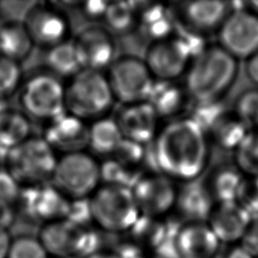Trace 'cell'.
<instances>
[{
    "instance_id": "52",
    "label": "cell",
    "mask_w": 258,
    "mask_h": 258,
    "mask_svg": "<svg viewBox=\"0 0 258 258\" xmlns=\"http://www.w3.org/2000/svg\"><path fill=\"white\" fill-rule=\"evenodd\" d=\"M2 22H3V21H1V19H0V25H1V23H2Z\"/></svg>"
},
{
    "instance_id": "20",
    "label": "cell",
    "mask_w": 258,
    "mask_h": 258,
    "mask_svg": "<svg viewBox=\"0 0 258 258\" xmlns=\"http://www.w3.org/2000/svg\"><path fill=\"white\" fill-rule=\"evenodd\" d=\"M216 202L206 181L201 178L177 185L174 211L185 222H208Z\"/></svg>"
},
{
    "instance_id": "30",
    "label": "cell",
    "mask_w": 258,
    "mask_h": 258,
    "mask_svg": "<svg viewBox=\"0 0 258 258\" xmlns=\"http://www.w3.org/2000/svg\"><path fill=\"white\" fill-rule=\"evenodd\" d=\"M244 176L238 168L224 166L217 169L206 181L216 204L236 202Z\"/></svg>"
},
{
    "instance_id": "6",
    "label": "cell",
    "mask_w": 258,
    "mask_h": 258,
    "mask_svg": "<svg viewBox=\"0 0 258 258\" xmlns=\"http://www.w3.org/2000/svg\"><path fill=\"white\" fill-rule=\"evenodd\" d=\"M50 183L69 200L88 199L101 185L100 161L87 150L58 155Z\"/></svg>"
},
{
    "instance_id": "36",
    "label": "cell",
    "mask_w": 258,
    "mask_h": 258,
    "mask_svg": "<svg viewBox=\"0 0 258 258\" xmlns=\"http://www.w3.org/2000/svg\"><path fill=\"white\" fill-rule=\"evenodd\" d=\"M7 258H48L39 239L30 235L12 238Z\"/></svg>"
},
{
    "instance_id": "16",
    "label": "cell",
    "mask_w": 258,
    "mask_h": 258,
    "mask_svg": "<svg viewBox=\"0 0 258 258\" xmlns=\"http://www.w3.org/2000/svg\"><path fill=\"white\" fill-rule=\"evenodd\" d=\"M113 118L123 138L145 146L154 140L161 126L160 119L147 101L121 105Z\"/></svg>"
},
{
    "instance_id": "15",
    "label": "cell",
    "mask_w": 258,
    "mask_h": 258,
    "mask_svg": "<svg viewBox=\"0 0 258 258\" xmlns=\"http://www.w3.org/2000/svg\"><path fill=\"white\" fill-rule=\"evenodd\" d=\"M73 43L82 70L103 72L116 58L113 35L104 26L84 28L73 39Z\"/></svg>"
},
{
    "instance_id": "41",
    "label": "cell",
    "mask_w": 258,
    "mask_h": 258,
    "mask_svg": "<svg viewBox=\"0 0 258 258\" xmlns=\"http://www.w3.org/2000/svg\"><path fill=\"white\" fill-rule=\"evenodd\" d=\"M21 185L4 166L0 165V200L15 204L20 192Z\"/></svg>"
},
{
    "instance_id": "21",
    "label": "cell",
    "mask_w": 258,
    "mask_h": 258,
    "mask_svg": "<svg viewBox=\"0 0 258 258\" xmlns=\"http://www.w3.org/2000/svg\"><path fill=\"white\" fill-rule=\"evenodd\" d=\"M251 221L246 210L237 202H230L216 204L207 223L220 243H234L243 238Z\"/></svg>"
},
{
    "instance_id": "53",
    "label": "cell",
    "mask_w": 258,
    "mask_h": 258,
    "mask_svg": "<svg viewBox=\"0 0 258 258\" xmlns=\"http://www.w3.org/2000/svg\"><path fill=\"white\" fill-rule=\"evenodd\" d=\"M48 258H52V257H48Z\"/></svg>"
},
{
    "instance_id": "44",
    "label": "cell",
    "mask_w": 258,
    "mask_h": 258,
    "mask_svg": "<svg viewBox=\"0 0 258 258\" xmlns=\"http://www.w3.org/2000/svg\"><path fill=\"white\" fill-rule=\"evenodd\" d=\"M16 217V209L13 204L0 200V229L7 230L13 225Z\"/></svg>"
},
{
    "instance_id": "51",
    "label": "cell",
    "mask_w": 258,
    "mask_h": 258,
    "mask_svg": "<svg viewBox=\"0 0 258 258\" xmlns=\"http://www.w3.org/2000/svg\"><path fill=\"white\" fill-rule=\"evenodd\" d=\"M250 5H251V8H252L255 12H258V0L251 1V2H250Z\"/></svg>"
},
{
    "instance_id": "33",
    "label": "cell",
    "mask_w": 258,
    "mask_h": 258,
    "mask_svg": "<svg viewBox=\"0 0 258 258\" xmlns=\"http://www.w3.org/2000/svg\"><path fill=\"white\" fill-rule=\"evenodd\" d=\"M194 105L187 117L195 121L205 133H209L215 124L226 114L223 104L217 101L192 102Z\"/></svg>"
},
{
    "instance_id": "14",
    "label": "cell",
    "mask_w": 258,
    "mask_h": 258,
    "mask_svg": "<svg viewBox=\"0 0 258 258\" xmlns=\"http://www.w3.org/2000/svg\"><path fill=\"white\" fill-rule=\"evenodd\" d=\"M70 200L50 182L36 186H21L14 204L30 218L50 223L67 219Z\"/></svg>"
},
{
    "instance_id": "31",
    "label": "cell",
    "mask_w": 258,
    "mask_h": 258,
    "mask_svg": "<svg viewBox=\"0 0 258 258\" xmlns=\"http://www.w3.org/2000/svg\"><path fill=\"white\" fill-rule=\"evenodd\" d=\"M215 142L224 149H237L249 133V128L235 115L227 113L209 132Z\"/></svg>"
},
{
    "instance_id": "13",
    "label": "cell",
    "mask_w": 258,
    "mask_h": 258,
    "mask_svg": "<svg viewBox=\"0 0 258 258\" xmlns=\"http://www.w3.org/2000/svg\"><path fill=\"white\" fill-rule=\"evenodd\" d=\"M191 59L186 46L173 34L150 42L143 58L156 81H176L184 76Z\"/></svg>"
},
{
    "instance_id": "12",
    "label": "cell",
    "mask_w": 258,
    "mask_h": 258,
    "mask_svg": "<svg viewBox=\"0 0 258 258\" xmlns=\"http://www.w3.org/2000/svg\"><path fill=\"white\" fill-rule=\"evenodd\" d=\"M218 31L220 46L236 59H247L258 51V15L253 11H232Z\"/></svg>"
},
{
    "instance_id": "50",
    "label": "cell",
    "mask_w": 258,
    "mask_h": 258,
    "mask_svg": "<svg viewBox=\"0 0 258 258\" xmlns=\"http://www.w3.org/2000/svg\"><path fill=\"white\" fill-rule=\"evenodd\" d=\"M7 108H8V107H7V104H6V100L0 98V113H2L3 111H5Z\"/></svg>"
},
{
    "instance_id": "40",
    "label": "cell",
    "mask_w": 258,
    "mask_h": 258,
    "mask_svg": "<svg viewBox=\"0 0 258 258\" xmlns=\"http://www.w3.org/2000/svg\"><path fill=\"white\" fill-rule=\"evenodd\" d=\"M67 219L77 225L89 227V224L92 223L89 198L70 200Z\"/></svg>"
},
{
    "instance_id": "28",
    "label": "cell",
    "mask_w": 258,
    "mask_h": 258,
    "mask_svg": "<svg viewBox=\"0 0 258 258\" xmlns=\"http://www.w3.org/2000/svg\"><path fill=\"white\" fill-rule=\"evenodd\" d=\"M44 58L47 72L58 79H71L82 70L73 39L47 48Z\"/></svg>"
},
{
    "instance_id": "17",
    "label": "cell",
    "mask_w": 258,
    "mask_h": 258,
    "mask_svg": "<svg viewBox=\"0 0 258 258\" xmlns=\"http://www.w3.org/2000/svg\"><path fill=\"white\" fill-rule=\"evenodd\" d=\"M230 3L225 1H184L172 9L176 21L182 26L204 35L221 27L232 12Z\"/></svg>"
},
{
    "instance_id": "9",
    "label": "cell",
    "mask_w": 258,
    "mask_h": 258,
    "mask_svg": "<svg viewBox=\"0 0 258 258\" xmlns=\"http://www.w3.org/2000/svg\"><path fill=\"white\" fill-rule=\"evenodd\" d=\"M37 238L52 258H85L97 251L98 239L92 229L68 219L42 224Z\"/></svg>"
},
{
    "instance_id": "47",
    "label": "cell",
    "mask_w": 258,
    "mask_h": 258,
    "mask_svg": "<svg viewBox=\"0 0 258 258\" xmlns=\"http://www.w3.org/2000/svg\"><path fill=\"white\" fill-rule=\"evenodd\" d=\"M226 258H254V257L240 245L231 249Z\"/></svg>"
},
{
    "instance_id": "8",
    "label": "cell",
    "mask_w": 258,
    "mask_h": 258,
    "mask_svg": "<svg viewBox=\"0 0 258 258\" xmlns=\"http://www.w3.org/2000/svg\"><path fill=\"white\" fill-rule=\"evenodd\" d=\"M105 75L120 105L147 101L155 81L143 58L132 54L117 56Z\"/></svg>"
},
{
    "instance_id": "49",
    "label": "cell",
    "mask_w": 258,
    "mask_h": 258,
    "mask_svg": "<svg viewBox=\"0 0 258 258\" xmlns=\"http://www.w3.org/2000/svg\"><path fill=\"white\" fill-rule=\"evenodd\" d=\"M135 258H162V257H158V256L152 255L150 253L149 254L148 253H143V254H141V255H139V256H137Z\"/></svg>"
},
{
    "instance_id": "39",
    "label": "cell",
    "mask_w": 258,
    "mask_h": 258,
    "mask_svg": "<svg viewBox=\"0 0 258 258\" xmlns=\"http://www.w3.org/2000/svg\"><path fill=\"white\" fill-rule=\"evenodd\" d=\"M236 202L251 217L258 216V176L248 175L243 178Z\"/></svg>"
},
{
    "instance_id": "43",
    "label": "cell",
    "mask_w": 258,
    "mask_h": 258,
    "mask_svg": "<svg viewBox=\"0 0 258 258\" xmlns=\"http://www.w3.org/2000/svg\"><path fill=\"white\" fill-rule=\"evenodd\" d=\"M109 4H110V1H104V0L88 1V2L82 3L81 10L88 19H91L94 21L103 20Z\"/></svg>"
},
{
    "instance_id": "3",
    "label": "cell",
    "mask_w": 258,
    "mask_h": 258,
    "mask_svg": "<svg viewBox=\"0 0 258 258\" xmlns=\"http://www.w3.org/2000/svg\"><path fill=\"white\" fill-rule=\"evenodd\" d=\"M114 103L103 72L81 70L64 85L66 112L87 123L107 116Z\"/></svg>"
},
{
    "instance_id": "29",
    "label": "cell",
    "mask_w": 258,
    "mask_h": 258,
    "mask_svg": "<svg viewBox=\"0 0 258 258\" xmlns=\"http://www.w3.org/2000/svg\"><path fill=\"white\" fill-rule=\"evenodd\" d=\"M102 21L112 35L131 32L137 28V2L110 1Z\"/></svg>"
},
{
    "instance_id": "7",
    "label": "cell",
    "mask_w": 258,
    "mask_h": 258,
    "mask_svg": "<svg viewBox=\"0 0 258 258\" xmlns=\"http://www.w3.org/2000/svg\"><path fill=\"white\" fill-rule=\"evenodd\" d=\"M18 103L29 119L45 124L66 112L64 84L48 72L34 74L22 81Z\"/></svg>"
},
{
    "instance_id": "2",
    "label": "cell",
    "mask_w": 258,
    "mask_h": 258,
    "mask_svg": "<svg viewBox=\"0 0 258 258\" xmlns=\"http://www.w3.org/2000/svg\"><path fill=\"white\" fill-rule=\"evenodd\" d=\"M237 72L235 57L220 45L207 46L191 59L182 86L192 102L217 101L231 87Z\"/></svg>"
},
{
    "instance_id": "18",
    "label": "cell",
    "mask_w": 258,
    "mask_h": 258,
    "mask_svg": "<svg viewBox=\"0 0 258 258\" xmlns=\"http://www.w3.org/2000/svg\"><path fill=\"white\" fill-rule=\"evenodd\" d=\"M171 242L177 258H214L220 247V241L207 222L181 223Z\"/></svg>"
},
{
    "instance_id": "45",
    "label": "cell",
    "mask_w": 258,
    "mask_h": 258,
    "mask_svg": "<svg viewBox=\"0 0 258 258\" xmlns=\"http://www.w3.org/2000/svg\"><path fill=\"white\" fill-rule=\"evenodd\" d=\"M246 74L249 80L258 86V51L247 58L246 62Z\"/></svg>"
},
{
    "instance_id": "23",
    "label": "cell",
    "mask_w": 258,
    "mask_h": 258,
    "mask_svg": "<svg viewBox=\"0 0 258 258\" xmlns=\"http://www.w3.org/2000/svg\"><path fill=\"white\" fill-rule=\"evenodd\" d=\"M187 99L183 86L176 81L155 80L147 102L160 120L168 121L180 117Z\"/></svg>"
},
{
    "instance_id": "11",
    "label": "cell",
    "mask_w": 258,
    "mask_h": 258,
    "mask_svg": "<svg viewBox=\"0 0 258 258\" xmlns=\"http://www.w3.org/2000/svg\"><path fill=\"white\" fill-rule=\"evenodd\" d=\"M33 45L45 49L70 39V22L60 8L48 2L32 3L21 19Z\"/></svg>"
},
{
    "instance_id": "22",
    "label": "cell",
    "mask_w": 258,
    "mask_h": 258,
    "mask_svg": "<svg viewBox=\"0 0 258 258\" xmlns=\"http://www.w3.org/2000/svg\"><path fill=\"white\" fill-rule=\"evenodd\" d=\"M175 26L176 17L171 6L137 2V28L151 42L171 36Z\"/></svg>"
},
{
    "instance_id": "26",
    "label": "cell",
    "mask_w": 258,
    "mask_h": 258,
    "mask_svg": "<svg viewBox=\"0 0 258 258\" xmlns=\"http://www.w3.org/2000/svg\"><path fill=\"white\" fill-rule=\"evenodd\" d=\"M128 240L143 253L161 247L168 237L165 219H156L140 215L132 228L126 233Z\"/></svg>"
},
{
    "instance_id": "24",
    "label": "cell",
    "mask_w": 258,
    "mask_h": 258,
    "mask_svg": "<svg viewBox=\"0 0 258 258\" xmlns=\"http://www.w3.org/2000/svg\"><path fill=\"white\" fill-rule=\"evenodd\" d=\"M123 136L113 117H102L88 124L87 151L95 157L108 158L117 149Z\"/></svg>"
},
{
    "instance_id": "1",
    "label": "cell",
    "mask_w": 258,
    "mask_h": 258,
    "mask_svg": "<svg viewBox=\"0 0 258 258\" xmlns=\"http://www.w3.org/2000/svg\"><path fill=\"white\" fill-rule=\"evenodd\" d=\"M150 144L155 171L175 182L198 179L207 167V134L187 116L166 121Z\"/></svg>"
},
{
    "instance_id": "42",
    "label": "cell",
    "mask_w": 258,
    "mask_h": 258,
    "mask_svg": "<svg viewBox=\"0 0 258 258\" xmlns=\"http://www.w3.org/2000/svg\"><path fill=\"white\" fill-rule=\"evenodd\" d=\"M241 246L254 258H258V218L251 221L247 231L241 239Z\"/></svg>"
},
{
    "instance_id": "32",
    "label": "cell",
    "mask_w": 258,
    "mask_h": 258,
    "mask_svg": "<svg viewBox=\"0 0 258 258\" xmlns=\"http://www.w3.org/2000/svg\"><path fill=\"white\" fill-rule=\"evenodd\" d=\"M100 175L101 184L118 185L130 188L140 173L135 169L123 165L112 157H108L100 161Z\"/></svg>"
},
{
    "instance_id": "37",
    "label": "cell",
    "mask_w": 258,
    "mask_h": 258,
    "mask_svg": "<svg viewBox=\"0 0 258 258\" xmlns=\"http://www.w3.org/2000/svg\"><path fill=\"white\" fill-rule=\"evenodd\" d=\"M145 145L123 138L115 152L110 157L129 168L137 170L138 166L141 165L145 159Z\"/></svg>"
},
{
    "instance_id": "46",
    "label": "cell",
    "mask_w": 258,
    "mask_h": 258,
    "mask_svg": "<svg viewBox=\"0 0 258 258\" xmlns=\"http://www.w3.org/2000/svg\"><path fill=\"white\" fill-rule=\"evenodd\" d=\"M12 238L9 231L0 229V258H7Z\"/></svg>"
},
{
    "instance_id": "25",
    "label": "cell",
    "mask_w": 258,
    "mask_h": 258,
    "mask_svg": "<svg viewBox=\"0 0 258 258\" xmlns=\"http://www.w3.org/2000/svg\"><path fill=\"white\" fill-rule=\"evenodd\" d=\"M33 42L21 19H8L0 25V56L20 62L31 52Z\"/></svg>"
},
{
    "instance_id": "4",
    "label": "cell",
    "mask_w": 258,
    "mask_h": 258,
    "mask_svg": "<svg viewBox=\"0 0 258 258\" xmlns=\"http://www.w3.org/2000/svg\"><path fill=\"white\" fill-rule=\"evenodd\" d=\"M58 154L41 136L28 139L7 152L4 166L21 186L49 183Z\"/></svg>"
},
{
    "instance_id": "10",
    "label": "cell",
    "mask_w": 258,
    "mask_h": 258,
    "mask_svg": "<svg viewBox=\"0 0 258 258\" xmlns=\"http://www.w3.org/2000/svg\"><path fill=\"white\" fill-rule=\"evenodd\" d=\"M130 189L142 216L165 219L174 211L177 182L161 172L151 170L140 173Z\"/></svg>"
},
{
    "instance_id": "34",
    "label": "cell",
    "mask_w": 258,
    "mask_h": 258,
    "mask_svg": "<svg viewBox=\"0 0 258 258\" xmlns=\"http://www.w3.org/2000/svg\"><path fill=\"white\" fill-rule=\"evenodd\" d=\"M236 151L239 169L258 176V130L249 131Z\"/></svg>"
},
{
    "instance_id": "35",
    "label": "cell",
    "mask_w": 258,
    "mask_h": 258,
    "mask_svg": "<svg viewBox=\"0 0 258 258\" xmlns=\"http://www.w3.org/2000/svg\"><path fill=\"white\" fill-rule=\"evenodd\" d=\"M21 83L20 62L0 56V98L6 100L19 90Z\"/></svg>"
},
{
    "instance_id": "48",
    "label": "cell",
    "mask_w": 258,
    "mask_h": 258,
    "mask_svg": "<svg viewBox=\"0 0 258 258\" xmlns=\"http://www.w3.org/2000/svg\"><path fill=\"white\" fill-rule=\"evenodd\" d=\"M85 258H121L113 251H105V250H97Z\"/></svg>"
},
{
    "instance_id": "38",
    "label": "cell",
    "mask_w": 258,
    "mask_h": 258,
    "mask_svg": "<svg viewBox=\"0 0 258 258\" xmlns=\"http://www.w3.org/2000/svg\"><path fill=\"white\" fill-rule=\"evenodd\" d=\"M236 116L248 128L258 130V90L247 91L239 97Z\"/></svg>"
},
{
    "instance_id": "27",
    "label": "cell",
    "mask_w": 258,
    "mask_h": 258,
    "mask_svg": "<svg viewBox=\"0 0 258 258\" xmlns=\"http://www.w3.org/2000/svg\"><path fill=\"white\" fill-rule=\"evenodd\" d=\"M30 119L20 110L7 108L0 113V158L5 159L7 152L31 135Z\"/></svg>"
},
{
    "instance_id": "5",
    "label": "cell",
    "mask_w": 258,
    "mask_h": 258,
    "mask_svg": "<svg viewBox=\"0 0 258 258\" xmlns=\"http://www.w3.org/2000/svg\"><path fill=\"white\" fill-rule=\"evenodd\" d=\"M92 224L109 234H125L140 216L131 189L101 184L89 198Z\"/></svg>"
},
{
    "instance_id": "19",
    "label": "cell",
    "mask_w": 258,
    "mask_h": 258,
    "mask_svg": "<svg viewBox=\"0 0 258 258\" xmlns=\"http://www.w3.org/2000/svg\"><path fill=\"white\" fill-rule=\"evenodd\" d=\"M59 155L87 149L88 123L64 112L46 122L41 136Z\"/></svg>"
}]
</instances>
